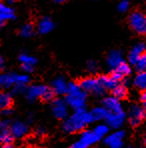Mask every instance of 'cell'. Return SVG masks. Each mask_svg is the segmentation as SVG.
Returning <instances> with one entry per match:
<instances>
[{
  "mask_svg": "<svg viewBox=\"0 0 146 148\" xmlns=\"http://www.w3.org/2000/svg\"><path fill=\"white\" fill-rule=\"evenodd\" d=\"M92 122L89 112L82 108V109L75 110L70 116L64 119L62 124V129L66 133H75L83 130L89 123Z\"/></svg>",
  "mask_w": 146,
  "mask_h": 148,
  "instance_id": "6da1fadb",
  "label": "cell"
},
{
  "mask_svg": "<svg viewBox=\"0 0 146 148\" xmlns=\"http://www.w3.org/2000/svg\"><path fill=\"white\" fill-rule=\"evenodd\" d=\"M86 99V92L82 90L79 83L68 82L65 101L67 102L69 107L73 108L74 110L82 109V108L85 107Z\"/></svg>",
  "mask_w": 146,
  "mask_h": 148,
  "instance_id": "7a4b0ae2",
  "label": "cell"
},
{
  "mask_svg": "<svg viewBox=\"0 0 146 148\" xmlns=\"http://www.w3.org/2000/svg\"><path fill=\"white\" fill-rule=\"evenodd\" d=\"M55 95L51 87L43 84H33L26 88L25 96L29 101H35L36 99H41L43 101H51Z\"/></svg>",
  "mask_w": 146,
  "mask_h": 148,
  "instance_id": "3957f363",
  "label": "cell"
},
{
  "mask_svg": "<svg viewBox=\"0 0 146 148\" xmlns=\"http://www.w3.org/2000/svg\"><path fill=\"white\" fill-rule=\"evenodd\" d=\"M79 85L82 90L85 92H90L95 95H103L106 89L100 82L99 78L95 77H85L79 82Z\"/></svg>",
  "mask_w": 146,
  "mask_h": 148,
  "instance_id": "277c9868",
  "label": "cell"
},
{
  "mask_svg": "<svg viewBox=\"0 0 146 148\" xmlns=\"http://www.w3.org/2000/svg\"><path fill=\"white\" fill-rule=\"evenodd\" d=\"M145 108L142 105H138V104H133L130 106L129 110H128V121H129L131 126H137L139 125L146 117Z\"/></svg>",
  "mask_w": 146,
  "mask_h": 148,
  "instance_id": "5b68a950",
  "label": "cell"
},
{
  "mask_svg": "<svg viewBox=\"0 0 146 148\" xmlns=\"http://www.w3.org/2000/svg\"><path fill=\"white\" fill-rule=\"evenodd\" d=\"M100 138L94 133L93 130H84L81 133L79 139L73 143L71 148H88L90 145L99 141Z\"/></svg>",
  "mask_w": 146,
  "mask_h": 148,
  "instance_id": "8992f818",
  "label": "cell"
},
{
  "mask_svg": "<svg viewBox=\"0 0 146 148\" xmlns=\"http://www.w3.org/2000/svg\"><path fill=\"white\" fill-rule=\"evenodd\" d=\"M51 112L57 119L64 120L68 117V104L65 99H53L51 102Z\"/></svg>",
  "mask_w": 146,
  "mask_h": 148,
  "instance_id": "52a82bcc",
  "label": "cell"
},
{
  "mask_svg": "<svg viewBox=\"0 0 146 148\" xmlns=\"http://www.w3.org/2000/svg\"><path fill=\"white\" fill-rule=\"evenodd\" d=\"M146 14L140 11H133L128 17V23L131 29L138 34H143Z\"/></svg>",
  "mask_w": 146,
  "mask_h": 148,
  "instance_id": "ba28073f",
  "label": "cell"
},
{
  "mask_svg": "<svg viewBox=\"0 0 146 148\" xmlns=\"http://www.w3.org/2000/svg\"><path fill=\"white\" fill-rule=\"evenodd\" d=\"M125 113L122 111H118V112H108L105 117V123L109 126L110 128H114L117 129L123 124L124 120H125Z\"/></svg>",
  "mask_w": 146,
  "mask_h": 148,
  "instance_id": "9c48e42d",
  "label": "cell"
},
{
  "mask_svg": "<svg viewBox=\"0 0 146 148\" xmlns=\"http://www.w3.org/2000/svg\"><path fill=\"white\" fill-rule=\"evenodd\" d=\"M17 83V73L0 72V88L9 89Z\"/></svg>",
  "mask_w": 146,
  "mask_h": 148,
  "instance_id": "30bf717a",
  "label": "cell"
},
{
  "mask_svg": "<svg viewBox=\"0 0 146 148\" xmlns=\"http://www.w3.org/2000/svg\"><path fill=\"white\" fill-rule=\"evenodd\" d=\"M130 73H131L130 65L128 64V63H126L125 61H123L117 67H115L114 69H112V72H111L110 75L112 76V77H114L116 80H118V81H121L123 78H125L126 76H128Z\"/></svg>",
  "mask_w": 146,
  "mask_h": 148,
  "instance_id": "8fae6325",
  "label": "cell"
},
{
  "mask_svg": "<svg viewBox=\"0 0 146 148\" xmlns=\"http://www.w3.org/2000/svg\"><path fill=\"white\" fill-rule=\"evenodd\" d=\"M19 61L21 63V68L26 73H30L33 71L37 60L35 57L26 53H21L19 56Z\"/></svg>",
  "mask_w": 146,
  "mask_h": 148,
  "instance_id": "7c38bea8",
  "label": "cell"
},
{
  "mask_svg": "<svg viewBox=\"0 0 146 148\" xmlns=\"http://www.w3.org/2000/svg\"><path fill=\"white\" fill-rule=\"evenodd\" d=\"M145 48H146V46H145L144 43H141V42L136 43V44L130 49L129 53H128L127 58H128L129 64L135 65V63H136L137 60L139 59V57L145 52Z\"/></svg>",
  "mask_w": 146,
  "mask_h": 148,
  "instance_id": "4fadbf2b",
  "label": "cell"
},
{
  "mask_svg": "<svg viewBox=\"0 0 146 148\" xmlns=\"http://www.w3.org/2000/svg\"><path fill=\"white\" fill-rule=\"evenodd\" d=\"M102 106L108 110V112H118L122 111V106L120 99L116 98L115 96H107L102 100Z\"/></svg>",
  "mask_w": 146,
  "mask_h": 148,
  "instance_id": "5bb4252c",
  "label": "cell"
},
{
  "mask_svg": "<svg viewBox=\"0 0 146 148\" xmlns=\"http://www.w3.org/2000/svg\"><path fill=\"white\" fill-rule=\"evenodd\" d=\"M123 61V55L119 50H111L106 57V63L111 69H114Z\"/></svg>",
  "mask_w": 146,
  "mask_h": 148,
  "instance_id": "9a60e30c",
  "label": "cell"
},
{
  "mask_svg": "<svg viewBox=\"0 0 146 148\" xmlns=\"http://www.w3.org/2000/svg\"><path fill=\"white\" fill-rule=\"evenodd\" d=\"M10 131H11L12 135L14 138H21V137L25 136L28 132V126L24 122L21 121H15L11 123L10 125Z\"/></svg>",
  "mask_w": 146,
  "mask_h": 148,
  "instance_id": "2e32d148",
  "label": "cell"
},
{
  "mask_svg": "<svg viewBox=\"0 0 146 148\" xmlns=\"http://www.w3.org/2000/svg\"><path fill=\"white\" fill-rule=\"evenodd\" d=\"M125 136V132L122 130H117L111 134H107L104 139V143L108 146H113V145H121L122 140Z\"/></svg>",
  "mask_w": 146,
  "mask_h": 148,
  "instance_id": "e0dca14e",
  "label": "cell"
},
{
  "mask_svg": "<svg viewBox=\"0 0 146 148\" xmlns=\"http://www.w3.org/2000/svg\"><path fill=\"white\" fill-rule=\"evenodd\" d=\"M67 85L68 83L66 82V80L63 77H57L54 80H52L51 82V88L54 91V93L57 95H62L66 94L67 91Z\"/></svg>",
  "mask_w": 146,
  "mask_h": 148,
  "instance_id": "ac0fdd59",
  "label": "cell"
},
{
  "mask_svg": "<svg viewBox=\"0 0 146 148\" xmlns=\"http://www.w3.org/2000/svg\"><path fill=\"white\" fill-rule=\"evenodd\" d=\"M38 32L41 34H47L54 29V23L49 17H42L37 24Z\"/></svg>",
  "mask_w": 146,
  "mask_h": 148,
  "instance_id": "d6986e66",
  "label": "cell"
},
{
  "mask_svg": "<svg viewBox=\"0 0 146 148\" xmlns=\"http://www.w3.org/2000/svg\"><path fill=\"white\" fill-rule=\"evenodd\" d=\"M108 113V110L106 109L104 106H97V107H94L91 111H89V114H90L91 120L92 122H95V121H100L105 119L106 115Z\"/></svg>",
  "mask_w": 146,
  "mask_h": 148,
  "instance_id": "ffe728a7",
  "label": "cell"
},
{
  "mask_svg": "<svg viewBox=\"0 0 146 148\" xmlns=\"http://www.w3.org/2000/svg\"><path fill=\"white\" fill-rule=\"evenodd\" d=\"M15 18L14 11L11 7L4 3H0V21L5 22L7 20H12Z\"/></svg>",
  "mask_w": 146,
  "mask_h": 148,
  "instance_id": "44dd1931",
  "label": "cell"
},
{
  "mask_svg": "<svg viewBox=\"0 0 146 148\" xmlns=\"http://www.w3.org/2000/svg\"><path fill=\"white\" fill-rule=\"evenodd\" d=\"M133 85L141 91L146 90V71H140L135 75Z\"/></svg>",
  "mask_w": 146,
  "mask_h": 148,
  "instance_id": "7402d4cb",
  "label": "cell"
},
{
  "mask_svg": "<svg viewBox=\"0 0 146 148\" xmlns=\"http://www.w3.org/2000/svg\"><path fill=\"white\" fill-rule=\"evenodd\" d=\"M98 78H99V80H100V82L102 83V85L105 87L106 90H107V89L112 90V89L114 88V87L116 86L119 82H120V81H118V80L115 79L114 77H112L111 75H109V76L102 75V76H99Z\"/></svg>",
  "mask_w": 146,
  "mask_h": 148,
  "instance_id": "603a6c76",
  "label": "cell"
},
{
  "mask_svg": "<svg viewBox=\"0 0 146 148\" xmlns=\"http://www.w3.org/2000/svg\"><path fill=\"white\" fill-rule=\"evenodd\" d=\"M12 104V96L11 94L4 91H0V111L10 107Z\"/></svg>",
  "mask_w": 146,
  "mask_h": 148,
  "instance_id": "cb8c5ba5",
  "label": "cell"
},
{
  "mask_svg": "<svg viewBox=\"0 0 146 148\" xmlns=\"http://www.w3.org/2000/svg\"><path fill=\"white\" fill-rule=\"evenodd\" d=\"M111 91H112L113 96H115L118 99L125 98L126 95H127V88H126V86L124 85L123 83H121V82H119Z\"/></svg>",
  "mask_w": 146,
  "mask_h": 148,
  "instance_id": "d4e9b609",
  "label": "cell"
},
{
  "mask_svg": "<svg viewBox=\"0 0 146 148\" xmlns=\"http://www.w3.org/2000/svg\"><path fill=\"white\" fill-rule=\"evenodd\" d=\"M13 139H14V136L12 135L9 128L0 130V143H1V144L12 143Z\"/></svg>",
  "mask_w": 146,
  "mask_h": 148,
  "instance_id": "484cf974",
  "label": "cell"
},
{
  "mask_svg": "<svg viewBox=\"0 0 146 148\" xmlns=\"http://www.w3.org/2000/svg\"><path fill=\"white\" fill-rule=\"evenodd\" d=\"M109 128L110 127L106 123L105 124H98L97 126H95V128L93 129V131H94V133L96 134L100 139H101L108 134V132H109Z\"/></svg>",
  "mask_w": 146,
  "mask_h": 148,
  "instance_id": "4316f807",
  "label": "cell"
},
{
  "mask_svg": "<svg viewBox=\"0 0 146 148\" xmlns=\"http://www.w3.org/2000/svg\"><path fill=\"white\" fill-rule=\"evenodd\" d=\"M33 33H34V27L30 23H26L19 30V34L22 37H24V38H29V37L33 35Z\"/></svg>",
  "mask_w": 146,
  "mask_h": 148,
  "instance_id": "83f0119b",
  "label": "cell"
},
{
  "mask_svg": "<svg viewBox=\"0 0 146 148\" xmlns=\"http://www.w3.org/2000/svg\"><path fill=\"white\" fill-rule=\"evenodd\" d=\"M134 66L138 72H140V71H146V52H144L139 57V59L136 61Z\"/></svg>",
  "mask_w": 146,
  "mask_h": 148,
  "instance_id": "f1b7e54d",
  "label": "cell"
},
{
  "mask_svg": "<svg viewBox=\"0 0 146 148\" xmlns=\"http://www.w3.org/2000/svg\"><path fill=\"white\" fill-rule=\"evenodd\" d=\"M129 6H130V4L128 0H121L118 3V5H117V9H118L119 12L124 13L129 9Z\"/></svg>",
  "mask_w": 146,
  "mask_h": 148,
  "instance_id": "f546056e",
  "label": "cell"
},
{
  "mask_svg": "<svg viewBox=\"0 0 146 148\" xmlns=\"http://www.w3.org/2000/svg\"><path fill=\"white\" fill-rule=\"evenodd\" d=\"M30 81V78L27 74H17V83L16 84H23L27 85Z\"/></svg>",
  "mask_w": 146,
  "mask_h": 148,
  "instance_id": "4dcf8cb0",
  "label": "cell"
},
{
  "mask_svg": "<svg viewBox=\"0 0 146 148\" xmlns=\"http://www.w3.org/2000/svg\"><path fill=\"white\" fill-rule=\"evenodd\" d=\"M25 91H26V85H23V84H15L11 88L12 94H20V93H23Z\"/></svg>",
  "mask_w": 146,
  "mask_h": 148,
  "instance_id": "1f68e13d",
  "label": "cell"
},
{
  "mask_svg": "<svg viewBox=\"0 0 146 148\" xmlns=\"http://www.w3.org/2000/svg\"><path fill=\"white\" fill-rule=\"evenodd\" d=\"M86 69L89 71V72H95V71L98 69L97 62L94 61V60H90V61H88L86 64Z\"/></svg>",
  "mask_w": 146,
  "mask_h": 148,
  "instance_id": "d6a6232c",
  "label": "cell"
},
{
  "mask_svg": "<svg viewBox=\"0 0 146 148\" xmlns=\"http://www.w3.org/2000/svg\"><path fill=\"white\" fill-rule=\"evenodd\" d=\"M140 102L141 105L146 109V90H143L142 93L140 94Z\"/></svg>",
  "mask_w": 146,
  "mask_h": 148,
  "instance_id": "836d02e7",
  "label": "cell"
},
{
  "mask_svg": "<svg viewBox=\"0 0 146 148\" xmlns=\"http://www.w3.org/2000/svg\"><path fill=\"white\" fill-rule=\"evenodd\" d=\"M0 112H1V114L3 115V116H10V115L12 114L13 113V111L11 110V108L10 107H8V108H5V109H3V110H1L0 111Z\"/></svg>",
  "mask_w": 146,
  "mask_h": 148,
  "instance_id": "e575fe53",
  "label": "cell"
},
{
  "mask_svg": "<svg viewBox=\"0 0 146 148\" xmlns=\"http://www.w3.org/2000/svg\"><path fill=\"white\" fill-rule=\"evenodd\" d=\"M35 132H36V134H38V135H43V134L45 133V129L43 127H38L35 130Z\"/></svg>",
  "mask_w": 146,
  "mask_h": 148,
  "instance_id": "d590c367",
  "label": "cell"
},
{
  "mask_svg": "<svg viewBox=\"0 0 146 148\" xmlns=\"http://www.w3.org/2000/svg\"><path fill=\"white\" fill-rule=\"evenodd\" d=\"M1 148H15V147L12 145V143H7V144H2Z\"/></svg>",
  "mask_w": 146,
  "mask_h": 148,
  "instance_id": "8d00e7d4",
  "label": "cell"
},
{
  "mask_svg": "<svg viewBox=\"0 0 146 148\" xmlns=\"http://www.w3.org/2000/svg\"><path fill=\"white\" fill-rule=\"evenodd\" d=\"M3 66H4V60H3V58H2V56L0 55V70L3 68Z\"/></svg>",
  "mask_w": 146,
  "mask_h": 148,
  "instance_id": "74e56055",
  "label": "cell"
},
{
  "mask_svg": "<svg viewBox=\"0 0 146 148\" xmlns=\"http://www.w3.org/2000/svg\"><path fill=\"white\" fill-rule=\"evenodd\" d=\"M142 141H143V143H144V144H146V132L143 134V136H142Z\"/></svg>",
  "mask_w": 146,
  "mask_h": 148,
  "instance_id": "f35d334b",
  "label": "cell"
},
{
  "mask_svg": "<svg viewBox=\"0 0 146 148\" xmlns=\"http://www.w3.org/2000/svg\"><path fill=\"white\" fill-rule=\"evenodd\" d=\"M55 3H63V2L67 1V0H53Z\"/></svg>",
  "mask_w": 146,
  "mask_h": 148,
  "instance_id": "ab89813d",
  "label": "cell"
},
{
  "mask_svg": "<svg viewBox=\"0 0 146 148\" xmlns=\"http://www.w3.org/2000/svg\"><path fill=\"white\" fill-rule=\"evenodd\" d=\"M109 148H122V144L121 145H113V146H109Z\"/></svg>",
  "mask_w": 146,
  "mask_h": 148,
  "instance_id": "60d3db41",
  "label": "cell"
},
{
  "mask_svg": "<svg viewBox=\"0 0 146 148\" xmlns=\"http://www.w3.org/2000/svg\"><path fill=\"white\" fill-rule=\"evenodd\" d=\"M143 35H146V16H145V24H144V30H143Z\"/></svg>",
  "mask_w": 146,
  "mask_h": 148,
  "instance_id": "b9f144b4",
  "label": "cell"
},
{
  "mask_svg": "<svg viewBox=\"0 0 146 148\" xmlns=\"http://www.w3.org/2000/svg\"><path fill=\"white\" fill-rule=\"evenodd\" d=\"M7 1H8V3L11 4V3H14V2H16V0H7Z\"/></svg>",
  "mask_w": 146,
  "mask_h": 148,
  "instance_id": "7bdbcfd3",
  "label": "cell"
},
{
  "mask_svg": "<svg viewBox=\"0 0 146 148\" xmlns=\"http://www.w3.org/2000/svg\"><path fill=\"white\" fill-rule=\"evenodd\" d=\"M2 24H3V22H2V21H0V27L2 26Z\"/></svg>",
  "mask_w": 146,
  "mask_h": 148,
  "instance_id": "ee69618b",
  "label": "cell"
},
{
  "mask_svg": "<svg viewBox=\"0 0 146 148\" xmlns=\"http://www.w3.org/2000/svg\"><path fill=\"white\" fill-rule=\"evenodd\" d=\"M0 129H1V120H0Z\"/></svg>",
  "mask_w": 146,
  "mask_h": 148,
  "instance_id": "f6af8a7d",
  "label": "cell"
},
{
  "mask_svg": "<svg viewBox=\"0 0 146 148\" xmlns=\"http://www.w3.org/2000/svg\"><path fill=\"white\" fill-rule=\"evenodd\" d=\"M93 1H98V0H93Z\"/></svg>",
  "mask_w": 146,
  "mask_h": 148,
  "instance_id": "bcb514c9",
  "label": "cell"
},
{
  "mask_svg": "<svg viewBox=\"0 0 146 148\" xmlns=\"http://www.w3.org/2000/svg\"><path fill=\"white\" fill-rule=\"evenodd\" d=\"M128 148H131V147H128Z\"/></svg>",
  "mask_w": 146,
  "mask_h": 148,
  "instance_id": "7dc6e473",
  "label": "cell"
},
{
  "mask_svg": "<svg viewBox=\"0 0 146 148\" xmlns=\"http://www.w3.org/2000/svg\"><path fill=\"white\" fill-rule=\"evenodd\" d=\"M70 148H71V147H70Z\"/></svg>",
  "mask_w": 146,
  "mask_h": 148,
  "instance_id": "c3c4849f",
  "label": "cell"
}]
</instances>
